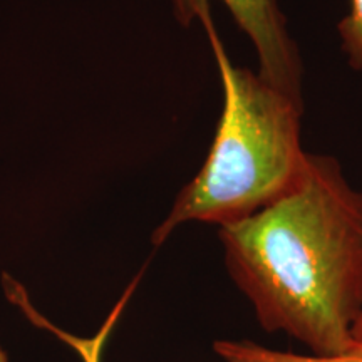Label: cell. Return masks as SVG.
<instances>
[{
  "mask_svg": "<svg viewBox=\"0 0 362 362\" xmlns=\"http://www.w3.org/2000/svg\"><path fill=\"white\" fill-rule=\"evenodd\" d=\"M225 264L267 332L310 354L354 347L362 312V193L336 158L310 155L304 178L255 215L220 226Z\"/></svg>",
  "mask_w": 362,
  "mask_h": 362,
  "instance_id": "cell-1",
  "label": "cell"
},
{
  "mask_svg": "<svg viewBox=\"0 0 362 362\" xmlns=\"http://www.w3.org/2000/svg\"><path fill=\"white\" fill-rule=\"evenodd\" d=\"M200 21L218 64L223 111L205 165L155 230V245L187 221L223 226L255 215L291 193L304 178L309 161L300 144L304 104L259 72L233 66L210 8Z\"/></svg>",
  "mask_w": 362,
  "mask_h": 362,
  "instance_id": "cell-2",
  "label": "cell"
},
{
  "mask_svg": "<svg viewBox=\"0 0 362 362\" xmlns=\"http://www.w3.org/2000/svg\"><path fill=\"white\" fill-rule=\"evenodd\" d=\"M233 21L245 33L259 57V74L272 86L302 103L300 52L277 0H220ZM180 25L189 27L206 8L210 0H171Z\"/></svg>",
  "mask_w": 362,
  "mask_h": 362,
  "instance_id": "cell-3",
  "label": "cell"
},
{
  "mask_svg": "<svg viewBox=\"0 0 362 362\" xmlns=\"http://www.w3.org/2000/svg\"><path fill=\"white\" fill-rule=\"evenodd\" d=\"M214 351L225 362H362L361 346L341 354L315 356L277 351L253 341H216Z\"/></svg>",
  "mask_w": 362,
  "mask_h": 362,
  "instance_id": "cell-4",
  "label": "cell"
},
{
  "mask_svg": "<svg viewBox=\"0 0 362 362\" xmlns=\"http://www.w3.org/2000/svg\"><path fill=\"white\" fill-rule=\"evenodd\" d=\"M349 66L362 71V0H351V11L337 25Z\"/></svg>",
  "mask_w": 362,
  "mask_h": 362,
  "instance_id": "cell-5",
  "label": "cell"
},
{
  "mask_svg": "<svg viewBox=\"0 0 362 362\" xmlns=\"http://www.w3.org/2000/svg\"><path fill=\"white\" fill-rule=\"evenodd\" d=\"M352 337H354V346H361L362 347V312L357 319L354 332H352Z\"/></svg>",
  "mask_w": 362,
  "mask_h": 362,
  "instance_id": "cell-6",
  "label": "cell"
},
{
  "mask_svg": "<svg viewBox=\"0 0 362 362\" xmlns=\"http://www.w3.org/2000/svg\"><path fill=\"white\" fill-rule=\"evenodd\" d=\"M0 362H7V356H6V352H4L2 349H0Z\"/></svg>",
  "mask_w": 362,
  "mask_h": 362,
  "instance_id": "cell-7",
  "label": "cell"
}]
</instances>
